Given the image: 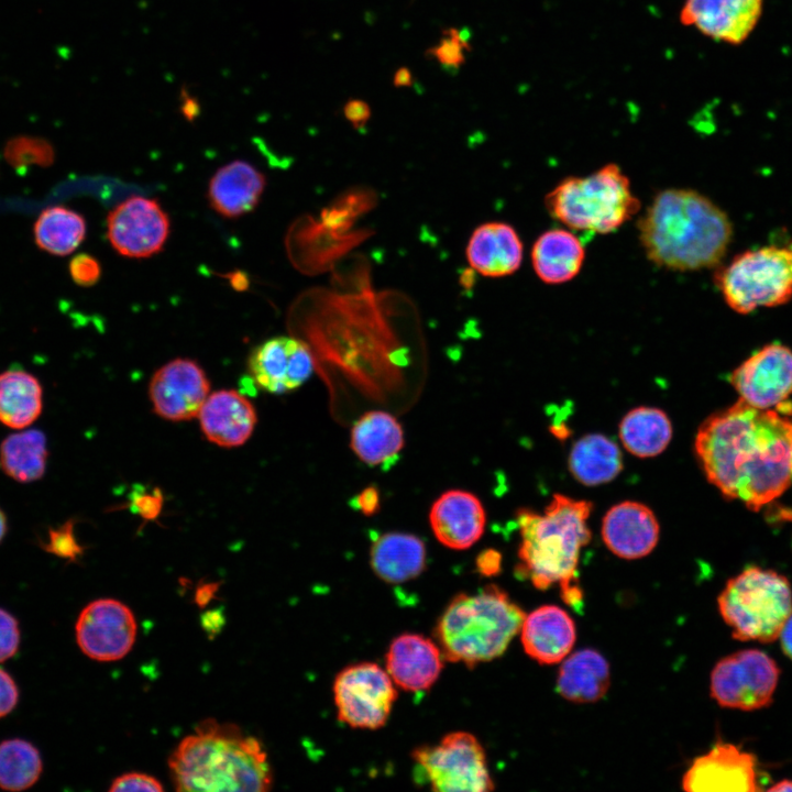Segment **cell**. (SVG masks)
<instances>
[{
    "mask_svg": "<svg viewBox=\"0 0 792 792\" xmlns=\"http://www.w3.org/2000/svg\"><path fill=\"white\" fill-rule=\"evenodd\" d=\"M768 791L785 792L792 791V780H782L770 787Z\"/></svg>",
    "mask_w": 792,
    "mask_h": 792,
    "instance_id": "f907efd6",
    "label": "cell"
},
{
    "mask_svg": "<svg viewBox=\"0 0 792 792\" xmlns=\"http://www.w3.org/2000/svg\"><path fill=\"white\" fill-rule=\"evenodd\" d=\"M365 516H372L380 509V494L374 486L364 488L352 502Z\"/></svg>",
    "mask_w": 792,
    "mask_h": 792,
    "instance_id": "f6af8a7d",
    "label": "cell"
},
{
    "mask_svg": "<svg viewBox=\"0 0 792 792\" xmlns=\"http://www.w3.org/2000/svg\"><path fill=\"white\" fill-rule=\"evenodd\" d=\"M69 273L77 285L88 287L99 280L101 267L94 256L81 253L72 258Z\"/></svg>",
    "mask_w": 792,
    "mask_h": 792,
    "instance_id": "f35d334b",
    "label": "cell"
},
{
    "mask_svg": "<svg viewBox=\"0 0 792 792\" xmlns=\"http://www.w3.org/2000/svg\"><path fill=\"white\" fill-rule=\"evenodd\" d=\"M585 250L581 240L566 229H550L541 233L531 249L536 275L546 284H563L581 271Z\"/></svg>",
    "mask_w": 792,
    "mask_h": 792,
    "instance_id": "484cf974",
    "label": "cell"
},
{
    "mask_svg": "<svg viewBox=\"0 0 792 792\" xmlns=\"http://www.w3.org/2000/svg\"><path fill=\"white\" fill-rule=\"evenodd\" d=\"M346 120L356 129H362L371 117L370 106L361 99H350L343 107Z\"/></svg>",
    "mask_w": 792,
    "mask_h": 792,
    "instance_id": "ee69618b",
    "label": "cell"
},
{
    "mask_svg": "<svg viewBox=\"0 0 792 792\" xmlns=\"http://www.w3.org/2000/svg\"><path fill=\"white\" fill-rule=\"evenodd\" d=\"M411 758L416 778L433 791L487 792L495 788L484 748L470 733L447 734L438 744L414 749Z\"/></svg>",
    "mask_w": 792,
    "mask_h": 792,
    "instance_id": "9c48e42d",
    "label": "cell"
},
{
    "mask_svg": "<svg viewBox=\"0 0 792 792\" xmlns=\"http://www.w3.org/2000/svg\"><path fill=\"white\" fill-rule=\"evenodd\" d=\"M695 452L723 496L758 512L790 485L792 420L739 398L701 425Z\"/></svg>",
    "mask_w": 792,
    "mask_h": 792,
    "instance_id": "6da1fadb",
    "label": "cell"
},
{
    "mask_svg": "<svg viewBox=\"0 0 792 792\" xmlns=\"http://www.w3.org/2000/svg\"><path fill=\"white\" fill-rule=\"evenodd\" d=\"M43 389L38 380L23 370H8L0 374V422L12 429H23L42 413Z\"/></svg>",
    "mask_w": 792,
    "mask_h": 792,
    "instance_id": "f546056e",
    "label": "cell"
},
{
    "mask_svg": "<svg viewBox=\"0 0 792 792\" xmlns=\"http://www.w3.org/2000/svg\"><path fill=\"white\" fill-rule=\"evenodd\" d=\"M19 692L13 679L0 669V717L9 714L16 705Z\"/></svg>",
    "mask_w": 792,
    "mask_h": 792,
    "instance_id": "7bdbcfd3",
    "label": "cell"
},
{
    "mask_svg": "<svg viewBox=\"0 0 792 792\" xmlns=\"http://www.w3.org/2000/svg\"><path fill=\"white\" fill-rule=\"evenodd\" d=\"M790 475H791V482H792V454H791V463H790Z\"/></svg>",
    "mask_w": 792,
    "mask_h": 792,
    "instance_id": "f5cc1de1",
    "label": "cell"
},
{
    "mask_svg": "<svg viewBox=\"0 0 792 792\" xmlns=\"http://www.w3.org/2000/svg\"><path fill=\"white\" fill-rule=\"evenodd\" d=\"M569 469L582 484L594 486L610 482L623 469L622 453L609 438L592 433L579 439L569 457Z\"/></svg>",
    "mask_w": 792,
    "mask_h": 792,
    "instance_id": "4dcf8cb0",
    "label": "cell"
},
{
    "mask_svg": "<svg viewBox=\"0 0 792 792\" xmlns=\"http://www.w3.org/2000/svg\"><path fill=\"white\" fill-rule=\"evenodd\" d=\"M85 235L84 217L64 206L43 210L34 224L36 245L53 255L70 254L82 242Z\"/></svg>",
    "mask_w": 792,
    "mask_h": 792,
    "instance_id": "836d02e7",
    "label": "cell"
},
{
    "mask_svg": "<svg viewBox=\"0 0 792 792\" xmlns=\"http://www.w3.org/2000/svg\"><path fill=\"white\" fill-rule=\"evenodd\" d=\"M672 437L667 414L653 407L630 410L620 421L619 438L625 449L638 458L660 454Z\"/></svg>",
    "mask_w": 792,
    "mask_h": 792,
    "instance_id": "1f68e13d",
    "label": "cell"
},
{
    "mask_svg": "<svg viewBox=\"0 0 792 792\" xmlns=\"http://www.w3.org/2000/svg\"><path fill=\"white\" fill-rule=\"evenodd\" d=\"M469 37L466 30L450 28L443 32L439 43L432 46L428 53L443 68L458 70L466 61L465 53L470 50Z\"/></svg>",
    "mask_w": 792,
    "mask_h": 792,
    "instance_id": "8d00e7d4",
    "label": "cell"
},
{
    "mask_svg": "<svg viewBox=\"0 0 792 792\" xmlns=\"http://www.w3.org/2000/svg\"><path fill=\"white\" fill-rule=\"evenodd\" d=\"M717 604L735 639L770 644L792 615V588L784 575L749 566L726 583Z\"/></svg>",
    "mask_w": 792,
    "mask_h": 792,
    "instance_id": "52a82bcc",
    "label": "cell"
},
{
    "mask_svg": "<svg viewBox=\"0 0 792 792\" xmlns=\"http://www.w3.org/2000/svg\"><path fill=\"white\" fill-rule=\"evenodd\" d=\"M693 792H755L759 790L756 757L733 744L718 743L697 757L682 779Z\"/></svg>",
    "mask_w": 792,
    "mask_h": 792,
    "instance_id": "e0dca14e",
    "label": "cell"
},
{
    "mask_svg": "<svg viewBox=\"0 0 792 792\" xmlns=\"http://www.w3.org/2000/svg\"><path fill=\"white\" fill-rule=\"evenodd\" d=\"M780 670L758 649H745L721 659L712 670L711 695L723 707L754 711L772 702Z\"/></svg>",
    "mask_w": 792,
    "mask_h": 792,
    "instance_id": "8fae6325",
    "label": "cell"
},
{
    "mask_svg": "<svg viewBox=\"0 0 792 792\" xmlns=\"http://www.w3.org/2000/svg\"><path fill=\"white\" fill-rule=\"evenodd\" d=\"M20 644V630L15 618L0 608V662L11 658Z\"/></svg>",
    "mask_w": 792,
    "mask_h": 792,
    "instance_id": "ab89813d",
    "label": "cell"
},
{
    "mask_svg": "<svg viewBox=\"0 0 792 792\" xmlns=\"http://www.w3.org/2000/svg\"><path fill=\"white\" fill-rule=\"evenodd\" d=\"M602 536L617 557L639 559L649 554L659 540V524L653 512L638 502H622L605 514Z\"/></svg>",
    "mask_w": 792,
    "mask_h": 792,
    "instance_id": "44dd1931",
    "label": "cell"
},
{
    "mask_svg": "<svg viewBox=\"0 0 792 792\" xmlns=\"http://www.w3.org/2000/svg\"><path fill=\"white\" fill-rule=\"evenodd\" d=\"M426 547L420 538L406 532L378 536L370 550V563L375 574L391 584L417 578L426 566Z\"/></svg>",
    "mask_w": 792,
    "mask_h": 792,
    "instance_id": "4316f807",
    "label": "cell"
},
{
    "mask_svg": "<svg viewBox=\"0 0 792 792\" xmlns=\"http://www.w3.org/2000/svg\"><path fill=\"white\" fill-rule=\"evenodd\" d=\"M131 509L138 513L145 520L155 519L162 508L163 497L158 490L153 493L150 492H136L132 495L130 501Z\"/></svg>",
    "mask_w": 792,
    "mask_h": 792,
    "instance_id": "b9f144b4",
    "label": "cell"
},
{
    "mask_svg": "<svg viewBox=\"0 0 792 792\" xmlns=\"http://www.w3.org/2000/svg\"><path fill=\"white\" fill-rule=\"evenodd\" d=\"M549 215L573 230L610 233L640 208L629 178L617 164H606L586 176H569L544 197Z\"/></svg>",
    "mask_w": 792,
    "mask_h": 792,
    "instance_id": "8992f818",
    "label": "cell"
},
{
    "mask_svg": "<svg viewBox=\"0 0 792 792\" xmlns=\"http://www.w3.org/2000/svg\"><path fill=\"white\" fill-rule=\"evenodd\" d=\"M524 245L508 223L492 221L479 226L470 237L466 258L470 265L487 277L515 273L522 261Z\"/></svg>",
    "mask_w": 792,
    "mask_h": 792,
    "instance_id": "cb8c5ba5",
    "label": "cell"
},
{
    "mask_svg": "<svg viewBox=\"0 0 792 792\" xmlns=\"http://www.w3.org/2000/svg\"><path fill=\"white\" fill-rule=\"evenodd\" d=\"M525 616L504 590L490 584L453 597L435 632L444 659L472 668L502 656Z\"/></svg>",
    "mask_w": 792,
    "mask_h": 792,
    "instance_id": "5b68a950",
    "label": "cell"
},
{
    "mask_svg": "<svg viewBox=\"0 0 792 792\" xmlns=\"http://www.w3.org/2000/svg\"><path fill=\"white\" fill-rule=\"evenodd\" d=\"M520 632L526 653L541 664L563 660L576 639L574 620L557 605L540 606L525 616Z\"/></svg>",
    "mask_w": 792,
    "mask_h": 792,
    "instance_id": "603a6c76",
    "label": "cell"
},
{
    "mask_svg": "<svg viewBox=\"0 0 792 792\" xmlns=\"http://www.w3.org/2000/svg\"><path fill=\"white\" fill-rule=\"evenodd\" d=\"M591 512V502L556 494L543 514L527 509L517 514L519 574L538 590L558 584L562 600L572 606L582 601L575 574L581 550L591 540L586 524Z\"/></svg>",
    "mask_w": 792,
    "mask_h": 792,
    "instance_id": "277c9868",
    "label": "cell"
},
{
    "mask_svg": "<svg viewBox=\"0 0 792 792\" xmlns=\"http://www.w3.org/2000/svg\"><path fill=\"white\" fill-rule=\"evenodd\" d=\"M763 0H685L680 22L727 44L743 43L756 28Z\"/></svg>",
    "mask_w": 792,
    "mask_h": 792,
    "instance_id": "ac0fdd59",
    "label": "cell"
},
{
    "mask_svg": "<svg viewBox=\"0 0 792 792\" xmlns=\"http://www.w3.org/2000/svg\"><path fill=\"white\" fill-rule=\"evenodd\" d=\"M110 791H155L162 792V783L154 777L141 772L124 773L113 780Z\"/></svg>",
    "mask_w": 792,
    "mask_h": 792,
    "instance_id": "60d3db41",
    "label": "cell"
},
{
    "mask_svg": "<svg viewBox=\"0 0 792 792\" xmlns=\"http://www.w3.org/2000/svg\"><path fill=\"white\" fill-rule=\"evenodd\" d=\"M44 549L57 557L76 562L84 553V547L74 534V520H67L58 528L51 529Z\"/></svg>",
    "mask_w": 792,
    "mask_h": 792,
    "instance_id": "74e56055",
    "label": "cell"
},
{
    "mask_svg": "<svg viewBox=\"0 0 792 792\" xmlns=\"http://www.w3.org/2000/svg\"><path fill=\"white\" fill-rule=\"evenodd\" d=\"M169 220L161 205L133 196L117 205L107 218V235L113 249L129 257H147L161 251Z\"/></svg>",
    "mask_w": 792,
    "mask_h": 792,
    "instance_id": "4fadbf2b",
    "label": "cell"
},
{
    "mask_svg": "<svg viewBox=\"0 0 792 792\" xmlns=\"http://www.w3.org/2000/svg\"><path fill=\"white\" fill-rule=\"evenodd\" d=\"M248 370L255 385L272 394H284L302 385L312 374L309 348L289 337H274L251 352Z\"/></svg>",
    "mask_w": 792,
    "mask_h": 792,
    "instance_id": "2e32d148",
    "label": "cell"
},
{
    "mask_svg": "<svg viewBox=\"0 0 792 792\" xmlns=\"http://www.w3.org/2000/svg\"><path fill=\"white\" fill-rule=\"evenodd\" d=\"M730 309L747 315L792 298V248L766 245L737 254L714 277Z\"/></svg>",
    "mask_w": 792,
    "mask_h": 792,
    "instance_id": "ba28073f",
    "label": "cell"
},
{
    "mask_svg": "<svg viewBox=\"0 0 792 792\" xmlns=\"http://www.w3.org/2000/svg\"><path fill=\"white\" fill-rule=\"evenodd\" d=\"M429 521L440 543L450 549L464 550L482 537L486 516L475 495L466 491L451 490L433 503Z\"/></svg>",
    "mask_w": 792,
    "mask_h": 792,
    "instance_id": "ffe728a7",
    "label": "cell"
},
{
    "mask_svg": "<svg viewBox=\"0 0 792 792\" xmlns=\"http://www.w3.org/2000/svg\"><path fill=\"white\" fill-rule=\"evenodd\" d=\"M404 447V432L397 419L388 413L374 410L364 414L352 427L351 448L367 465L387 466Z\"/></svg>",
    "mask_w": 792,
    "mask_h": 792,
    "instance_id": "f1b7e54d",
    "label": "cell"
},
{
    "mask_svg": "<svg viewBox=\"0 0 792 792\" xmlns=\"http://www.w3.org/2000/svg\"><path fill=\"white\" fill-rule=\"evenodd\" d=\"M639 240L654 265L679 272L717 266L733 239L727 213L690 188L659 191L637 223Z\"/></svg>",
    "mask_w": 792,
    "mask_h": 792,
    "instance_id": "7a4b0ae2",
    "label": "cell"
},
{
    "mask_svg": "<svg viewBox=\"0 0 792 792\" xmlns=\"http://www.w3.org/2000/svg\"><path fill=\"white\" fill-rule=\"evenodd\" d=\"M6 532H7V517H6L4 513L0 509V541L3 539Z\"/></svg>",
    "mask_w": 792,
    "mask_h": 792,
    "instance_id": "816d5d0a",
    "label": "cell"
},
{
    "mask_svg": "<svg viewBox=\"0 0 792 792\" xmlns=\"http://www.w3.org/2000/svg\"><path fill=\"white\" fill-rule=\"evenodd\" d=\"M386 670L374 662H358L342 669L333 682L339 721L353 728L383 727L397 697Z\"/></svg>",
    "mask_w": 792,
    "mask_h": 792,
    "instance_id": "30bf717a",
    "label": "cell"
},
{
    "mask_svg": "<svg viewBox=\"0 0 792 792\" xmlns=\"http://www.w3.org/2000/svg\"><path fill=\"white\" fill-rule=\"evenodd\" d=\"M4 158L14 168L30 165L47 167L54 161L52 144L37 136L19 135L9 140L4 146Z\"/></svg>",
    "mask_w": 792,
    "mask_h": 792,
    "instance_id": "d590c367",
    "label": "cell"
},
{
    "mask_svg": "<svg viewBox=\"0 0 792 792\" xmlns=\"http://www.w3.org/2000/svg\"><path fill=\"white\" fill-rule=\"evenodd\" d=\"M76 640L81 651L97 661H116L125 657L136 638V620L122 602L100 598L79 614Z\"/></svg>",
    "mask_w": 792,
    "mask_h": 792,
    "instance_id": "7c38bea8",
    "label": "cell"
},
{
    "mask_svg": "<svg viewBox=\"0 0 792 792\" xmlns=\"http://www.w3.org/2000/svg\"><path fill=\"white\" fill-rule=\"evenodd\" d=\"M177 791H268L273 783L258 739L237 725L206 719L168 759Z\"/></svg>",
    "mask_w": 792,
    "mask_h": 792,
    "instance_id": "3957f363",
    "label": "cell"
},
{
    "mask_svg": "<svg viewBox=\"0 0 792 792\" xmlns=\"http://www.w3.org/2000/svg\"><path fill=\"white\" fill-rule=\"evenodd\" d=\"M265 187L264 175L244 161H233L218 169L210 180L208 197L221 216L237 218L251 211Z\"/></svg>",
    "mask_w": 792,
    "mask_h": 792,
    "instance_id": "d4e9b609",
    "label": "cell"
},
{
    "mask_svg": "<svg viewBox=\"0 0 792 792\" xmlns=\"http://www.w3.org/2000/svg\"><path fill=\"white\" fill-rule=\"evenodd\" d=\"M219 584L216 583H207L202 586L198 587L196 593V602L204 606L206 605L212 597L215 592L217 591Z\"/></svg>",
    "mask_w": 792,
    "mask_h": 792,
    "instance_id": "681fc988",
    "label": "cell"
},
{
    "mask_svg": "<svg viewBox=\"0 0 792 792\" xmlns=\"http://www.w3.org/2000/svg\"><path fill=\"white\" fill-rule=\"evenodd\" d=\"M610 684L607 660L596 650L584 648L564 658L557 679V691L574 703L601 700Z\"/></svg>",
    "mask_w": 792,
    "mask_h": 792,
    "instance_id": "83f0119b",
    "label": "cell"
},
{
    "mask_svg": "<svg viewBox=\"0 0 792 792\" xmlns=\"http://www.w3.org/2000/svg\"><path fill=\"white\" fill-rule=\"evenodd\" d=\"M501 561L502 557L499 552L493 549H487L477 556L476 569L481 574L492 576L499 572Z\"/></svg>",
    "mask_w": 792,
    "mask_h": 792,
    "instance_id": "bcb514c9",
    "label": "cell"
},
{
    "mask_svg": "<svg viewBox=\"0 0 792 792\" xmlns=\"http://www.w3.org/2000/svg\"><path fill=\"white\" fill-rule=\"evenodd\" d=\"M393 84L397 88L410 87L413 85V74L409 68L400 67L393 76Z\"/></svg>",
    "mask_w": 792,
    "mask_h": 792,
    "instance_id": "c3c4849f",
    "label": "cell"
},
{
    "mask_svg": "<svg viewBox=\"0 0 792 792\" xmlns=\"http://www.w3.org/2000/svg\"><path fill=\"white\" fill-rule=\"evenodd\" d=\"M46 437L38 429L9 435L0 444V466L20 483L40 480L46 469Z\"/></svg>",
    "mask_w": 792,
    "mask_h": 792,
    "instance_id": "d6a6232c",
    "label": "cell"
},
{
    "mask_svg": "<svg viewBox=\"0 0 792 792\" xmlns=\"http://www.w3.org/2000/svg\"><path fill=\"white\" fill-rule=\"evenodd\" d=\"M210 383L202 367L189 359H176L160 367L150 382L154 411L169 421L198 416L209 396Z\"/></svg>",
    "mask_w": 792,
    "mask_h": 792,
    "instance_id": "9a60e30c",
    "label": "cell"
},
{
    "mask_svg": "<svg viewBox=\"0 0 792 792\" xmlns=\"http://www.w3.org/2000/svg\"><path fill=\"white\" fill-rule=\"evenodd\" d=\"M439 645L418 634H402L386 652V671L393 682L409 692L430 689L443 669Z\"/></svg>",
    "mask_w": 792,
    "mask_h": 792,
    "instance_id": "d6986e66",
    "label": "cell"
},
{
    "mask_svg": "<svg viewBox=\"0 0 792 792\" xmlns=\"http://www.w3.org/2000/svg\"><path fill=\"white\" fill-rule=\"evenodd\" d=\"M778 639H780L783 652L792 659V615L784 624Z\"/></svg>",
    "mask_w": 792,
    "mask_h": 792,
    "instance_id": "7dc6e473",
    "label": "cell"
},
{
    "mask_svg": "<svg viewBox=\"0 0 792 792\" xmlns=\"http://www.w3.org/2000/svg\"><path fill=\"white\" fill-rule=\"evenodd\" d=\"M197 417L205 437L223 448L242 446L256 425V411L252 403L233 389H221L209 395Z\"/></svg>",
    "mask_w": 792,
    "mask_h": 792,
    "instance_id": "7402d4cb",
    "label": "cell"
},
{
    "mask_svg": "<svg viewBox=\"0 0 792 792\" xmlns=\"http://www.w3.org/2000/svg\"><path fill=\"white\" fill-rule=\"evenodd\" d=\"M730 383L748 405L770 409L792 395V350L770 343L751 354L730 375Z\"/></svg>",
    "mask_w": 792,
    "mask_h": 792,
    "instance_id": "5bb4252c",
    "label": "cell"
},
{
    "mask_svg": "<svg viewBox=\"0 0 792 792\" xmlns=\"http://www.w3.org/2000/svg\"><path fill=\"white\" fill-rule=\"evenodd\" d=\"M41 772V756L32 744L22 739H10L0 744L1 789L25 790L37 781Z\"/></svg>",
    "mask_w": 792,
    "mask_h": 792,
    "instance_id": "e575fe53",
    "label": "cell"
}]
</instances>
